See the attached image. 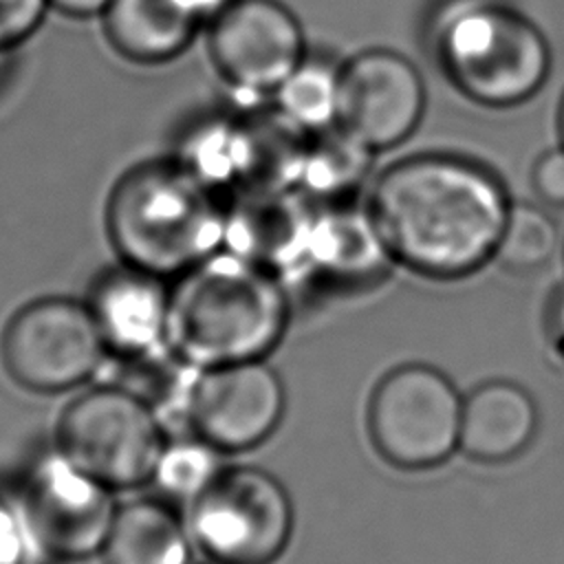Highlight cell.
I'll list each match as a JSON object with an SVG mask.
<instances>
[{"label":"cell","mask_w":564,"mask_h":564,"mask_svg":"<svg viewBox=\"0 0 564 564\" xmlns=\"http://www.w3.org/2000/svg\"><path fill=\"white\" fill-rule=\"evenodd\" d=\"M509 207L489 167L430 152L388 165L366 209L392 262L425 278L458 280L496 258Z\"/></svg>","instance_id":"6da1fadb"},{"label":"cell","mask_w":564,"mask_h":564,"mask_svg":"<svg viewBox=\"0 0 564 564\" xmlns=\"http://www.w3.org/2000/svg\"><path fill=\"white\" fill-rule=\"evenodd\" d=\"M289 324L284 280L218 249L170 284L167 346L194 368L264 359Z\"/></svg>","instance_id":"7a4b0ae2"},{"label":"cell","mask_w":564,"mask_h":564,"mask_svg":"<svg viewBox=\"0 0 564 564\" xmlns=\"http://www.w3.org/2000/svg\"><path fill=\"white\" fill-rule=\"evenodd\" d=\"M104 216L119 260L165 280L223 247L225 200L174 154L128 167L115 181Z\"/></svg>","instance_id":"3957f363"},{"label":"cell","mask_w":564,"mask_h":564,"mask_svg":"<svg viewBox=\"0 0 564 564\" xmlns=\"http://www.w3.org/2000/svg\"><path fill=\"white\" fill-rule=\"evenodd\" d=\"M432 44L452 86L485 108L529 101L553 62L540 26L505 0H449L434 15Z\"/></svg>","instance_id":"277c9868"},{"label":"cell","mask_w":564,"mask_h":564,"mask_svg":"<svg viewBox=\"0 0 564 564\" xmlns=\"http://www.w3.org/2000/svg\"><path fill=\"white\" fill-rule=\"evenodd\" d=\"M167 441L161 416L108 381L77 394L57 416L53 447L112 491L148 485Z\"/></svg>","instance_id":"5b68a950"},{"label":"cell","mask_w":564,"mask_h":564,"mask_svg":"<svg viewBox=\"0 0 564 564\" xmlns=\"http://www.w3.org/2000/svg\"><path fill=\"white\" fill-rule=\"evenodd\" d=\"M198 555L218 564H273L293 533L284 485L253 465H225L185 513Z\"/></svg>","instance_id":"8992f818"},{"label":"cell","mask_w":564,"mask_h":564,"mask_svg":"<svg viewBox=\"0 0 564 564\" xmlns=\"http://www.w3.org/2000/svg\"><path fill=\"white\" fill-rule=\"evenodd\" d=\"M108 357L84 300L66 295L22 304L0 333L4 372L31 392L73 390L93 379Z\"/></svg>","instance_id":"52a82bcc"},{"label":"cell","mask_w":564,"mask_h":564,"mask_svg":"<svg viewBox=\"0 0 564 564\" xmlns=\"http://www.w3.org/2000/svg\"><path fill=\"white\" fill-rule=\"evenodd\" d=\"M463 397L447 375L425 364L390 370L372 390V445L394 467L430 469L458 449Z\"/></svg>","instance_id":"ba28073f"},{"label":"cell","mask_w":564,"mask_h":564,"mask_svg":"<svg viewBox=\"0 0 564 564\" xmlns=\"http://www.w3.org/2000/svg\"><path fill=\"white\" fill-rule=\"evenodd\" d=\"M18 511L29 542L44 555L84 562L101 553L117 500L110 487L51 447L24 469Z\"/></svg>","instance_id":"9c48e42d"},{"label":"cell","mask_w":564,"mask_h":564,"mask_svg":"<svg viewBox=\"0 0 564 564\" xmlns=\"http://www.w3.org/2000/svg\"><path fill=\"white\" fill-rule=\"evenodd\" d=\"M286 394L264 359L198 368L185 401L183 425L223 454L267 441L282 421Z\"/></svg>","instance_id":"30bf717a"},{"label":"cell","mask_w":564,"mask_h":564,"mask_svg":"<svg viewBox=\"0 0 564 564\" xmlns=\"http://www.w3.org/2000/svg\"><path fill=\"white\" fill-rule=\"evenodd\" d=\"M207 51L231 88L262 97L273 95L306 57V40L280 0H231L207 24Z\"/></svg>","instance_id":"8fae6325"},{"label":"cell","mask_w":564,"mask_h":564,"mask_svg":"<svg viewBox=\"0 0 564 564\" xmlns=\"http://www.w3.org/2000/svg\"><path fill=\"white\" fill-rule=\"evenodd\" d=\"M419 68L390 48H368L339 66L337 128L381 152L401 145L419 128L425 110Z\"/></svg>","instance_id":"7c38bea8"},{"label":"cell","mask_w":564,"mask_h":564,"mask_svg":"<svg viewBox=\"0 0 564 564\" xmlns=\"http://www.w3.org/2000/svg\"><path fill=\"white\" fill-rule=\"evenodd\" d=\"M84 304L112 359L167 344L170 282L156 273L119 260L90 280Z\"/></svg>","instance_id":"4fadbf2b"},{"label":"cell","mask_w":564,"mask_h":564,"mask_svg":"<svg viewBox=\"0 0 564 564\" xmlns=\"http://www.w3.org/2000/svg\"><path fill=\"white\" fill-rule=\"evenodd\" d=\"M315 212L286 187H262L225 200L223 249L280 275L302 269Z\"/></svg>","instance_id":"5bb4252c"},{"label":"cell","mask_w":564,"mask_h":564,"mask_svg":"<svg viewBox=\"0 0 564 564\" xmlns=\"http://www.w3.org/2000/svg\"><path fill=\"white\" fill-rule=\"evenodd\" d=\"M101 24L110 48L139 66L174 62L207 26L187 0H112Z\"/></svg>","instance_id":"9a60e30c"},{"label":"cell","mask_w":564,"mask_h":564,"mask_svg":"<svg viewBox=\"0 0 564 564\" xmlns=\"http://www.w3.org/2000/svg\"><path fill=\"white\" fill-rule=\"evenodd\" d=\"M538 430L531 394L513 381H485L463 399L458 449L478 463H505L522 454Z\"/></svg>","instance_id":"2e32d148"},{"label":"cell","mask_w":564,"mask_h":564,"mask_svg":"<svg viewBox=\"0 0 564 564\" xmlns=\"http://www.w3.org/2000/svg\"><path fill=\"white\" fill-rule=\"evenodd\" d=\"M392 258L386 251L368 209L330 207L313 216L302 271L335 284H370L381 278Z\"/></svg>","instance_id":"e0dca14e"},{"label":"cell","mask_w":564,"mask_h":564,"mask_svg":"<svg viewBox=\"0 0 564 564\" xmlns=\"http://www.w3.org/2000/svg\"><path fill=\"white\" fill-rule=\"evenodd\" d=\"M99 557L104 564H192L196 549L170 500L134 498L117 505Z\"/></svg>","instance_id":"ac0fdd59"},{"label":"cell","mask_w":564,"mask_h":564,"mask_svg":"<svg viewBox=\"0 0 564 564\" xmlns=\"http://www.w3.org/2000/svg\"><path fill=\"white\" fill-rule=\"evenodd\" d=\"M280 117L297 130L319 134L337 128L339 66L304 57L273 90Z\"/></svg>","instance_id":"d6986e66"},{"label":"cell","mask_w":564,"mask_h":564,"mask_svg":"<svg viewBox=\"0 0 564 564\" xmlns=\"http://www.w3.org/2000/svg\"><path fill=\"white\" fill-rule=\"evenodd\" d=\"M223 467V452L194 432H187L165 441L150 482L161 491V498L187 507L209 487Z\"/></svg>","instance_id":"ffe728a7"},{"label":"cell","mask_w":564,"mask_h":564,"mask_svg":"<svg viewBox=\"0 0 564 564\" xmlns=\"http://www.w3.org/2000/svg\"><path fill=\"white\" fill-rule=\"evenodd\" d=\"M370 154L368 148L339 130V139H322L295 161L291 185L304 187V196L337 198L355 183L359 185Z\"/></svg>","instance_id":"44dd1931"},{"label":"cell","mask_w":564,"mask_h":564,"mask_svg":"<svg viewBox=\"0 0 564 564\" xmlns=\"http://www.w3.org/2000/svg\"><path fill=\"white\" fill-rule=\"evenodd\" d=\"M557 247V229L551 216L529 203H511L496 258L511 271L542 267Z\"/></svg>","instance_id":"7402d4cb"},{"label":"cell","mask_w":564,"mask_h":564,"mask_svg":"<svg viewBox=\"0 0 564 564\" xmlns=\"http://www.w3.org/2000/svg\"><path fill=\"white\" fill-rule=\"evenodd\" d=\"M48 0H0V55H13L42 26Z\"/></svg>","instance_id":"603a6c76"},{"label":"cell","mask_w":564,"mask_h":564,"mask_svg":"<svg viewBox=\"0 0 564 564\" xmlns=\"http://www.w3.org/2000/svg\"><path fill=\"white\" fill-rule=\"evenodd\" d=\"M531 185L540 200L551 207H564V148L540 154L531 170Z\"/></svg>","instance_id":"cb8c5ba5"},{"label":"cell","mask_w":564,"mask_h":564,"mask_svg":"<svg viewBox=\"0 0 564 564\" xmlns=\"http://www.w3.org/2000/svg\"><path fill=\"white\" fill-rule=\"evenodd\" d=\"M29 544L18 505L0 498V564H24Z\"/></svg>","instance_id":"d4e9b609"},{"label":"cell","mask_w":564,"mask_h":564,"mask_svg":"<svg viewBox=\"0 0 564 564\" xmlns=\"http://www.w3.org/2000/svg\"><path fill=\"white\" fill-rule=\"evenodd\" d=\"M112 0H48L51 9L66 18L75 20H88V18H101Z\"/></svg>","instance_id":"484cf974"},{"label":"cell","mask_w":564,"mask_h":564,"mask_svg":"<svg viewBox=\"0 0 564 564\" xmlns=\"http://www.w3.org/2000/svg\"><path fill=\"white\" fill-rule=\"evenodd\" d=\"M194 9H196V13L205 20V24H209L214 18H216V13H220L231 0H187Z\"/></svg>","instance_id":"4316f807"},{"label":"cell","mask_w":564,"mask_h":564,"mask_svg":"<svg viewBox=\"0 0 564 564\" xmlns=\"http://www.w3.org/2000/svg\"><path fill=\"white\" fill-rule=\"evenodd\" d=\"M557 134H560V145L564 148V95H562L560 108H557Z\"/></svg>","instance_id":"83f0119b"},{"label":"cell","mask_w":564,"mask_h":564,"mask_svg":"<svg viewBox=\"0 0 564 564\" xmlns=\"http://www.w3.org/2000/svg\"><path fill=\"white\" fill-rule=\"evenodd\" d=\"M192 564H218V562H214V560H207V557H203V555H198V553H196V557L192 560Z\"/></svg>","instance_id":"f1b7e54d"},{"label":"cell","mask_w":564,"mask_h":564,"mask_svg":"<svg viewBox=\"0 0 564 564\" xmlns=\"http://www.w3.org/2000/svg\"><path fill=\"white\" fill-rule=\"evenodd\" d=\"M560 315H562V319H560V326H562V330H564V302H562V313H560Z\"/></svg>","instance_id":"f546056e"}]
</instances>
